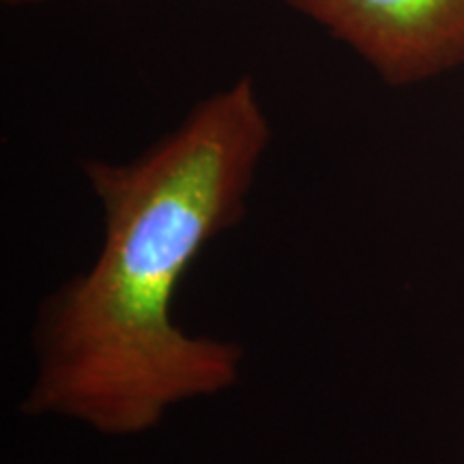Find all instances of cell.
I'll use <instances>...</instances> for the list:
<instances>
[{
	"label": "cell",
	"mask_w": 464,
	"mask_h": 464,
	"mask_svg": "<svg viewBox=\"0 0 464 464\" xmlns=\"http://www.w3.org/2000/svg\"><path fill=\"white\" fill-rule=\"evenodd\" d=\"M271 138L247 73L130 161H82L102 207V247L37 307L22 415L131 439L179 404L239 385L246 348L185 332L172 305L208 243L246 218Z\"/></svg>",
	"instance_id": "cell-1"
},
{
	"label": "cell",
	"mask_w": 464,
	"mask_h": 464,
	"mask_svg": "<svg viewBox=\"0 0 464 464\" xmlns=\"http://www.w3.org/2000/svg\"><path fill=\"white\" fill-rule=\"evenodd\" d=\"M344 44L387 86L464 65V0H282Z\"/></svg>",
	"instance_id": "cell-2"
},
{
	"label": "cell",
	"mask_w": 464,
	"mask_h": 464,
	"mask_svg": "<svg viewBox=\"0 0 464 464\" xmlns=\"http://www.w3.org/2000/svg\"><path fill=\"white\" fill-rule=\"evenodd\" d=\"M5 5H11V7H22V5H39L45 3V0H3Z\"/></svg>",
	"instance_id": "cell-3"
}]
</instances>
